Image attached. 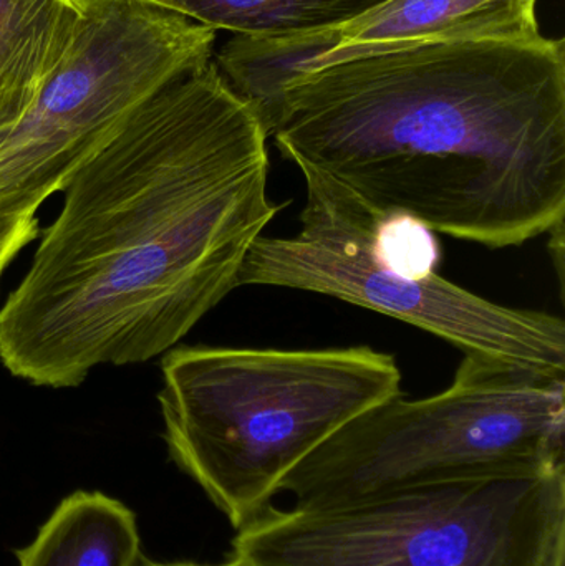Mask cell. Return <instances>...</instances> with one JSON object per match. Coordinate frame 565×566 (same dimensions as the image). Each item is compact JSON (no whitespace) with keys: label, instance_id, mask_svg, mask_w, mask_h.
I'll use <instances>...</instances> for the list:
<instances>
[{"label":"cell","instance_id":"9","mask_svg":"<svg viewBox=\"0 0 565 566\" xmlns=\"http://www.w3.org/2000/svg\"><path fill=\"white\" fill-rule=\"evenodd\" d=\"M82 17L83 0H0V118L25 115Z\"/></svg>","mask_w":565,"mask_h":566},{"label":"cell","instance_id":"5","mask_svg":"<svg viewBox=\"0 0 565 566\" xmlns=\"http://www.w3.org/2000/svg\"><path fill=\"white\" fill-rule=\"evenodd\" d=\"M245 566H565V469L342 507L271 505L236 531Z\"/></svg>","mask_w":565,"mask_h":566},{"label":"cell","instance_id":"8","mask_svg":"<svg viewBox=\"0 0 565 566\" xmlns=\"http://www.w3.org/2000/svg\"><path fill=\"white\" fill-rule=\"evenodd\" d=\"M540 0H385L331 29L234 35L216 56L229 85L258 106L292 76L425 43L540 39Z\"/></svg>","mask_w":565,"mask_h":566},{"label":"cell","instance_id":"2","mask_svg":"<svg viewBox=\"0 0 565 566\" xmlns=\"http://www.w3.org/2000/svg\"><path fill=\"white\" fill-rule=\"evenodd\" d=\"M297 168L490 249L565 218V42L425 43L299 73L254 106Z\"/></svg>","mask_w":565,"mask_h":566},{"label":"cell","instance_id":"3","mask_svg":"<svg viewBox=\"0 0 565 566\" xmlns=\"http://www.w3.org/2000/svg\"><path fill=\"white\" fill-rule=\"evenodd\" d=\"M158 401L171 461L234 531L274 505L285 474L342 426L401 395L397 359L372 346H179Z\"/></svg>","mask_w":565,"mask_h":566},{"label":"cell","instance_id":"6","mask_svg":"<svg viewBox=\"0 0 565 566\" xmlns=\"http://www.w3.org/2000/svg\"><path fill=\"white\" fill-rule=\"evenodd\" d=\"M216 30L142 0H83L65 55L0 143V218L35 216L159 90L212 62Z\"/></svg>","mask_w":565,"mask_h":566},{"label":"cell","instance_id":"7","mask_svg":"<svg viewBox=\"0 0 565 566\" xmlns=\"http://www.w3.org/2000/svg\"><path fill=\"white\" fill-rule=\"evenodd\" d=\"M305 206L291 238L261 235L236 285L321 293L417 326L463 355H481L565 375V323L540 310L511 308L438 274L415 277L374 245L377 211L331 176L299 168Z\"/></svg>","mask_w":565,"mask_h":566},{"label":"cell","instance_id":"1","mask_svg":"<svg viewBox=\"0 0 565 566\" xmlns=\"http://www.w3.org/2000/svg\"><path fill=\"white\" fill-rule=\"evenodd\" d=\"M264 123L215 62L143 103L65 186L0 308V363L40 388L166 355L232 290L285 205Z\"/></svg>","mask_w":565,"mask_h":566},{"label":"cell","instance_id":"13","mask_svg":"<svg viewBox=\"0 0 565 566\" xmlns=\"http://www.w3.org/2000/svg\"><path fill=\"white\" fill-rule=\"evenodd\" d=\"M142 566H245L242 565L241 562L236 560V558L228 557L222 564L218 565H208V564H195V562H178V564H158V562H149L143 560Z\"/></svg>","mask_w":565,"mask_h":566},{"label":"cell","instance_id":"11","mask_svg":"<svg viewBox=\"0 0 565 566\" xmlns=\"http://www.w3.org/2000/svg\"><path fill=\"white\" fill-rule=\"evenodd\" d=\"M212 30L282 36L331 29L385 0H142Z\"/></svg>","mask_w":565,"mask_h":566},{"label":"cell","instance_id":"12","mask_svg":"<svg viewBox=\"0 0 565 566\" xmlns=\"http://www.w3.org/2000/svg\"><path fill=\"white\" fill-rule=\"evenodd\" d=\"M40 235L35 216L20 218H0V281L3 272L15 261L17 255L32 244Z\"/></svg>","mask_w":565,"mask_h":566},{"label":"cell","instance_id":"10","mask_svg":"<svg viewBox=\"0 0 565 566\" xmlns=\"http://www.w3.org/2000/svg\"><path fill=\"white\" fill-rule=\"evenodd\" d=\"M19 566H142L136 515L102 492L79 491L60 502L27 547Z\"/></svg>","mask_w":565,"mask_h":566},{"label":"cell","instance_id":"4","mask_svg":"<svg viewBox=\"0 0 565 566\" xmlns=\"http://www.w3.org/2000/svg\"><path fill=\"white\" fill-rule=\"evenodd\" d=\"M565 375L464 355L453 381L362 412L279 482L289 507L321 511L414 489L565 469Z\"/></svg>","mask_w":565,"mask_h":566},{"label":"cell","instance_id":"14","mask_svg":"<svg viewBox=\"0 0 565 566\" xmlns=\"http://www.w3.org/2000/svg\"><path fill=\"white\" fill-rule=\"evenodd\" d=\"M13 128V123L6 122V119L0 118V143L6 139V136L9 135L10 129Z\"/></svg>","mask_w":565,"mask_h":566}]
</instances>
